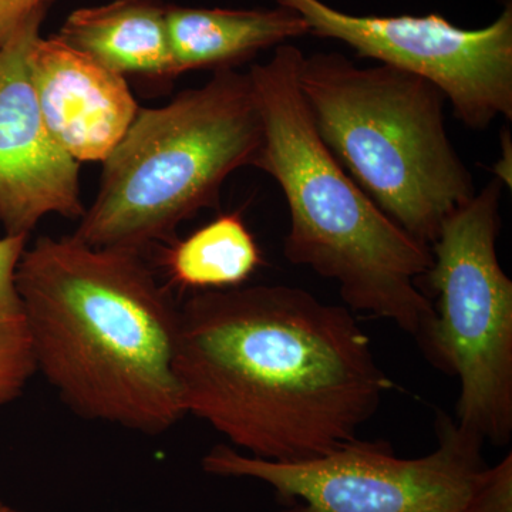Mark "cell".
<instances>
[{"mask_svg":"<svg viewBox=\"0 0 512 512\" xmlns=\"http://www.w3.org/2000/svg\"><path fill=\"white\" fill-rule=\"evenodd\" d=\"M174 375L185 414L276 463L356 440L393 386L350 309L288 285L191 296L180 306Z\"/></svg>","mask_w":512,"mask_h":512,"instance_id":"1","label":"cell"},{"mask_svg":"<svg viewBox=\"0 0 512 512\" xmlns=\"http://www.w3.org/2000/svg\"><path fill=\"white\" fill-rule=\"evenodd\" d=\"M16 285L37 372L73 412L148 436L183 419L180 306L143 254L42 237L23 252Z\"/></svg>","mask_w":512,"mask_h":512,"instance_id":"2","label":"cell"},{"mask_svg":"<svg viewBox=\"0 0 512 512\" xmlns=\"http://www.w3.org/2000/svg\"><path fill=\"white\" fill-rule=\"evenodd\" d=\"M302 56L284 43L248 70L264 130L254 167L274 178L288 205L286 259L335 281L350 311L419 340L434 316L421 288L430 247L384 214L320 140L299 89Z\"/></svg>","mask_w":512,"mask_h":512,"instance_id":"3","label":"cell"},{"mask_svg":"<svg viewBox=\"0 0 512 512\" xmlns=\"http://www.w3.org/2000/svg\"><path fill=\"white\" fill-rule=\"evenodd\" d=\"M299 89L320 140L356 184L417 241L476 194L451 144L446 96L429 80L340 53L302 56Z\"/></svg>","mask_w":512,"mask_h":512,"instance_id":"4","label":"cell"},{"mask_svg":"<svg viewBox=\"0 0 512 512\" xmlns=\"http://www.w3.org/2000/svg\"><path fill=\"white\" fill-rule=\"evenodd\" d=\"M264 143L248 72L215 70L204 86L178 93L136 119L104 161L99 194L73 237L93 248L144 251L217 207L225 180L254 167Z\"/></svg>","mask_w":512,"mask_h":512,"instance_id":"5","label":"cell"},{"mask_svg":"<svg viewBox=\"0 0 512 512\" xmlns=\"http://www.w3.org/2000/svg\"><path fill=\"white\" fill-rule=\"evenodd\" d=\"M503 190L494 178L441 225L421 281L437 302L419 339L460 382L458 426L495 446L512 434V281L497 252Z\"/></svg>","mask_w":512,"mask_h":512,"instance_id":"6","label":"cell"},{"mask_svg":"<svg viewBox=\"0 0 512 512\" xmlns=\"http://www.w3.org/2000/svg\"><path fill=\"white\" fill-rule=\"evenodd\" d=\"M439 446L402 458L384 441H350L326 456L276 463L217 446L202 458L205 473L254 478L274 488L279 512H466L487 464L484 440L446 416Z\"/></svg>","mask_w":512,"mask_h":512,"instance_id":"7","label":"cell"},{"mask_svg":"<svg viewBox=\"0 0 512 512\" xmlns=\"http://www.w3.org/2000/svg\"><path fill=\"white\" fill-rule=\"evenodd\" d=\"M298 13L309 35L338 40L359 57L416 74L439 87L461 124L485 130L512 119V5L490 25L463 29L426 16H357L322 0H274Z\"/></svg>","mask_w":512,"mask_h":512,"instance_id":"8","label":"cell"},{"mask_svg":"<svg viewBox=\"0 0 512 512\" xmlns=\"http://www.w3.org/2000/svg\"><path fill=\"white\" fill-rule=\"evenodd\" d=\"M45 16H37L0 49V224L25 235L49 214L83 217L79 163L47 128L37 101L29 52Z\"/></svg>","mask_w":512,"mask_h":512,"instance_id":"9","label":"cell"},{"mask_svg":"<svg viewBox=\"0 0 512 512\" xmlns=\"http://www.w3.org/2000/svg\"><path fill=\"white\" fill-rule=\"evenodd\" d=\"M29 69L47 128L77 163H104L136 119L126 77L57 36H37Z\"/></svg>","mask_w":512,"mask_h":512,"instance_id":"10","label":"cell"},{"mask_svg":"<svg viewBox=\"0 0 512 512\" xmlns=\"http://www.w3.org/2000/svg\"><path fill=\"white\" fill-rule=\"evenodd\" d=\"M175 77L191 70L235 69L269 47L309 35L291 9H221L167 6Z\"/></svg>","mask_w":512,"mask_h":512,"instance_id":"11","label":"cell"},{"mask_svg":"<svg viewBox=\"0 0 512 512\" xmlns=\"http://www.w3.org/2000/svg\"><path fill=\"white\" fill-rule=\"evenodd\" d=\"M56 36L121 76L177 79L167 6L157 0H114L74 10Z\"/></svg>","mask_w":512,"mask_h":512,"instance_id":"12","label":"cell"},{"mask_svg":"<svg viewBox=\"0 0 512 512\" xmlns=\"http://www.w3.org/2000/svg\"><path fill=\"white\" fill-rule=\"evenodd\" d=\"M161 264L178 288L221 291L245 284L264 258L242 215L229 212L168 244Z\"/></svg>","mask_w":512,"mask_h":512,"instance_id":"13","label":"cell"},{"mask_svg":"<svg viewBox=\"0 0 512 512\" xmlns=\"http://www.w3.org/2000/svg\"><path fill=\"white\" fill-rule=\"evenodd\" d=\"M36 372L26 315L0 319V406L18 399Z\"/></svg>","mask_w":512,"mask_h":512,"instance_id":"14","label":"cell"},{"mask_svg":"<svg viewBox=\"0 0 512 512\" xmlns=\"http://www.w3.org/2000/svg\"><path fill=\"white\" fill-rule=\"evenodd\" d=\"M466 512H512V456L485 468Z\"/></svg>","mask_w":512,"mask_h":512,"instance_id":"15","label":"cell"},{"mask_svg":"<svg viewBox=\"0 0 512 512\" xmlns=\"http://www.w3.org/2000/svg\"><path fill=\"white\" fill-rule=\"evenodd\" d=\"M28 238L25 235H6L0 239V319L25 316V308L16 285V272Z\"/></svg>","mask_w":512,"mask_h":512,"instance_id":"16","label":"cell"},{"mask_svg":"<svg viewBox=\"0 0 512 512\" xmlns=\"http://www.w3.org/2000/svg\"><path fill=\"white\" fill-rule=\"evenodd\" d=\"M52 0H0V49L37 16H46Z\"/></svg>","mask_w":512,"mask_h":512,"instance_id":"17","label":"cell"},{"mask_svg":"<svg viewBox=\"0 0 512 512\" xmlns=\"http://www.w3.org/2000/svg\"><path fill=\"white\" fill-rule=\"evenodd\" d=\"M503 157H501V161H498L494 167L495 178L498 181H501L503 185H507L511 187V157H512V146H511V137L510 133H503Z\"/></svg>","mask_w":512,"mask_h":512,"instance_id":"18","label":"cell"},{"mask_svg":"<svg viewBox=\"0 0 512 512\" xmlns=\"http://www.w3.org/2000/svg\"><path fill=\"white\" fill-rule=\"evenodd\" d=\"M0 512H23L16 510V508L10 507V505L3 503L0 501Z\"/></svg>","mask_w":512,"mask_h":512,"instance_id":"19","label":"cell"}]
</instances>
